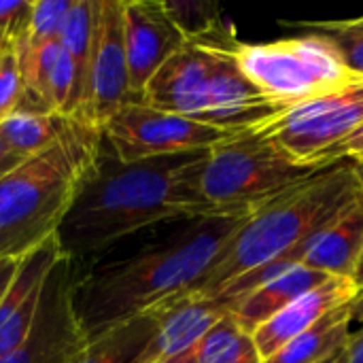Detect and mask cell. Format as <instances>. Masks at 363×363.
Masks as SVG:
<instances>
[{"label":"cell","instance_id":"cell-1","mask_svg":"<svg viewBox=\"0 0 363 363\" xmlns=\"http://www.w3.org/2000/svg\"><path fill=\"white\" fill-rule=\"evenodd\" d=\"M204 157L206 151H196L121 162L102 138L96 164L57 228L62 255L79 262L145 228L208 217L200 191Z\"/></svg>","mask_w":363,"mask_h":363},{"label":"cell","instance_id":"cell-2","mask_svg":"<svg viewBox=\"0 0 363 363\" xmlns=\"http://www.w3.org/2000/svg\"><path fill=\"white\" fill-rule=\"evenodd\" d=\"M249 215H208L149 242L125 259L77 277L72 308L85 338L196 294Z\"/></svg>","mask_w":363,"mask_h":363},{"label":"cell","instance_id":"cell-3","mask_svg":"<svg viewBox=\"0 0 363 363\" xmlns=\"http://www.w3.org/2000/svg\"><path fill=\"white\" fill-rule=\"evenodd\" d=\"M363 198L351 162H336L251 213L196 294L215 298L240 277L262 268L300 266L313 238Z\"/></svg>","mask_w":363,"mask_h":363},{"label":"cell","instance_id":"cell-4","mask_svg":"<svg viewBox=\"0 0 363 363\" xmlns=\"http://www.w3.org/2000/svg\"><path fill=\"white\" fill-rule=\"evenodd\" d=\"M236 43L234 28L228 23L187 40L151 77L138 100L223 132L264 125L285 108L242 74L234 57Z\"/></svg>","mask_w":363,"mask_h":363},{"label":"cell","instance_id":"cell-5","mask_svg":"<svg viewBox=\"0 0 363 363\" xmlns=\"http://www.w3.org/2000/svg\"><path fill=\"white\" fill-rule=\"evenodd\" d=\"M102 149V132L70 117L62 136L0 179V262L55 238Z\"/></svg>","mask_w":363,"mask_h":363},{"label":"cell","instance_id":"cell-6","mask_svg":"<svg viewBox=\"0 0 363 363\" xmlns=\"http://www.w3.org/2000/svg\"><path fill=\"white\" fill-rule=\"evenodd\" d=\"M315 172L289 162L262 132L245 130L206 151L200 191L211 215H251Z\"/></svg>","mask_w":363,"mask_h":363},{"label":"cell","instance_id":"cell-7","mask_svg":"<svg viewBox=\"0 0 363 363\" xmlns=\"http://www.w3.org/2000/svg\"><path fill=\"white\" fill-rule=\"evenodd\" d=\"M234 57L242 74L283 108L345 91L363 81L347 68L336 47L315 32L272 43L238 40Z\"/></svg>","mask_w":363,"mask_h":363},{"label":"cell","instance_id":"cell-8","mask_svg":"<svg viewBox=\"0 0 363 363\" xmlns=\"http://www.w3.org/2000/svg\"><path fill=\"white\" fill-rule=\"evenodd\" d=\"M363 128V81L338 94L285 108L259 128L289 162L304 168H325L334 147Z\"/></svg>","mask_w":363,"mask_h":363},{"label":"cell","instance_id":"cell-9","mask_svg":"<svg viewBox=\"0 0 363 363\" xmlns=\"http://www.w3.org/2000/svg\"><path fill=\"white\" fill-rule=\"evenodd\" d=\"M230 134L234 132L153 108L140 100L123 104L102 125L104 143L121 162L208 151Z\"/></svg>","mask_w":363,"mask_h":363},{"label":"cell","instance_id":"cell-10","mask_svg":"<svg viewBox=\"0 0 363 363\" xmlns=\"http://www.w3.org/2000/svg\"><path fill=\"white\" fill-rule=\"evenodd\" d=\"M132 100L121 0H96L91 51L85 70L83 98L74 119L102 132V125Z\"/></svg>","mask_w":363,"mask_h":363},{"label":"cell","instance_id":"cell-11","mask_svg":"<svg viewBox=\"0 0 363 363\" xmlns=\"http://www.w3.org/2000/svg\"><path fill=\"white\" fill-rule=\"evenodd\" d=\"M72 262L62 257L45 281L28 336L0 363H70L81 353L87 338L72 308Z\"/></svg>","mask_w":363,"mask_h":363},{"label":"cell","instance_id":"cell-12","mask_svg":"<svg viewBox=\"0 0 363 363\" xmlns=\"http://www.w3.org/2000/svg\"><path fill=\"white\" fill-rule=\"evenodd\" d=\"M121 19L130 91L138 100L151 77L187 45V36L160 0H121Z\"/></svg>","mask_w":363,"mask_h":363},{"label":"cell","instance_id":"cell-13","mask_svg":"<svg viewBox=\"0 0 363 363\" xmlns=\"http://www.w3.org/2000/svg\"><path fill=\"white\" fill-rule=\"evenodd\" d=\"M359 296V289L351 279H328L319 287L306 291L264 325L253 332V340L264 359L277 353L283 345L308 332L315 323L328 317L332 311L351 304Z\"/></svg>","mask_w":363,"mask_h":363},{"label":"cell","instance_id":"cell-14","mask_svg":"<svg viewBox=\"0 0 363 363\" xmlns=\"http://www.w3.org/2000/svg\"><path fill=\"white\" fill-rule=\"evenodd\" d=\"M225 313L230 311L223 302L200 294H189L157 308L153 313L157 319V330L149 347V363L166 362L194 351L202 336Z\"/></svg>","mask_w":363,"mask_h":363},{"label":"cell","instance_id":"cell-15","mask_svg":"<svg viewBox=\"0 0 363 363\" xmlns=\"http://www.w3.org/2000/svg\"><path fill=\"white\" fill-rule=\"evenodd\" d=\"M328 279H332V277L317 272L313 268H306L302 264L291 266V268L283 270L281 274L257 285L253 291L242 296L238 302H234L230 306V313L247 332L253 334L259 325H264L268 319H272L277 313H281L294 300H298L306 291L319 287Z\"/></svg>","mask_w":363,"mask_h":363},{"label":"cell","instance_id":"cell-16","mask_svg":"<svg viewBox=\"0 0 363 363\" xmlns=\"http://www.w3.org/2000/svg\"><path fill=\"white\" fill-rule=\"evenodd\" d=\"M363 255V198L319 232L304 253L302 266L336 279H351Z\"/></svg>","mask_w":363,"mask_h":363},{"label":"cell","instance_id":"cell-17","mask_svg":"<svg viewBox=\"0 0 363 363\" xmlns=\"http://www.w3.org/2000/svg\"><path fill=\"white\" fill-rule=\"evenodd\" d=\"M155 330L153 313L128 319L89 338L70 363H149Z\"/></svg>","mask_w":363,"mask_h":363},{"label":"cell","instance_id":"cell-18","mask_svg":"<svg viewBox=\"0 0 363 363\" xmlns=\"http://www.w3.org/2000/svg\"><path fill=\"white\" fill-rule=\"evenodd\" d=\"M353 304V302H351ZM351 304L332 311L308 332L283 345L262 363H319L345 347L351 336Z\"/></svg>","mask_w":363,"mask_h":363},{"label":"cell","instance_id":"cell-19","mask_svg":"<svg viewBox=\"0 0 363 363\" xmlns=\"http://www.w3.org/2000/svg\"><path fill=\"white\" fill-rule=\"evenodd\" d=\"M66 125V117L32 108H17L0 121V136L13 153H17L21 160H28L53 145Z\"/></svg>","mask_w":363,"mask_h":363},{"label":"cell","instance_id":"cell-20","mask_svg":"<svg viewBox=\"0 0 363 363\" xmlns=\"http://www.w3.org/2000/svg\"><path fill=\"white\" fill-rule=\"evenodd\" d=\"M196 363H262L253 334L225 313L194 347Z\"/></svg>","mask_w":363,"mask_h":363},{"label":"cell","instance_id":"cell-21","mask_svg":"<svg viewBox=\"0 0 363 363\" xmlns=\"http://www.w3.org/2000/svg\"><path fill=\"white\" fill-rule=\"evenodd\" d=\"M94 21H96V0H72L57 36L62 51L68 53V57L77 68L81 85H85V70L91 51V38H94Z\"/></svg>","mask_w":363,"mask_h":363},{"label":"cell","instance_id":"cell-22","mask_svg":"<svg viewBox=\"0 0 363 363\" xmlns=\"http://www.w3.org/2000/svg\"><path fill=\"white\" fill-rule=\"evenodd\" d=\"M300 28H306L308 32H315L328 38L340 53L347 68L363 79V15L355 19H342V21L300 23Z\"/></svg>","mask_w":363,"mask_h":363},{"label":"cell","instance_id":"cell-23","mask_svg":"<svg viewBox=\"0 0 363 363\" xmlns=\"http://www.w3.org/2000/svg\"><path fill=\"white\" fill-rule=\"evenodd\" d=\"M26 106V87L19 70V57L13 38L0 51V121L17 108Z\"/></svg>","mask_w":363,"mask_h":363},{"label":"cell","instance_id":"cell-24","mask_svg":"<svg viewBox=\"0 0 363 363\" xmlns=\"http://www.w3.org/2000/svg\"><path fill=\"white\" fill-rule=\"evenodd\" d=\"M70 4H72V0H36V2H32L28 28L21 36L28 43L57 40Z\"/></svg>","mask_w":363,"mask_h":363},{"label":"cell","instance_id":"cell-25","mask_svg":"<svg viewBox=\"0 0 363 363\" xmlns=\"http://www.w3.org/2000/svg\"><path fill=\"white\" fill-rule=\"evenodd\" d=\"M32 0H0V34L17 38L26 32Z\"/></svg>","mask_w":363,"mask_h":363},{"label":"cell","instance_id":"cell-26","mask_svg":"<svg viewBox=\"0 0 363 363\" xmlns=\"http://www.w3.org/2000/svg\"><path fill=\"white\" fill-rule=\"evenodd\" d=\"M357 162L363 160V128H359L353 136L342 140L338 147H334L325 160V166H332L336 162Z\"/></svg>","mask_w":363,"mask_h":363},{"label":"cell","instance_id":"cell-27","mask_svg":"<svg viewBox=\"0 0 363 363\" xmlns=\"http://www.w3.org/2000/svg\"><path fill=\"white\" fill-rule=\"evenodd\" d=\"M21 162H26V160H21L17 153H13V151L6 147V143L2 140V136H0V179H2L4 174H9L11 170H15Z\"/></svg>","mask_w":363,"mask_h":363},{"label":"cell","instance_id":"cell-28","mask_svg":"<svg viewBox=\"0 0 363 363\" xmlns=\"http://www.w3.org/2000/svg\"><path fill=\"white\" fill-rule=\"evenodd\" d=\"M19 262L21 259H4V262H0V300L4 298L6 289L11 287V283L15 279V272L19 268Z\"/></svg>","mask_w":363,"mask_h":363},{"label":"cell","instance_id":"cell-29","mask_svg":"<svg viewBox=\"0 0 363 363\" xmlns=\"http://www.w3.org/2000/svg\"><path fill=\"white\" fill-rule=\"evenodd\" d=\"M349 363H363V332H353L349 340Z\"/></svg>","mask_w":363,"mask_h":363},{"label":"cell","instance_id":"cell-30","mask_svg":"<svg viewBox=\"0 0 363 363\" xmlns=\"http://www.w3.org/2000/svg\"><path fill=\"white\" fill-rule=\"evenodd\" d=\"M357 325V332H363V294H359L351 304V330Z\"/></svg>","mask_w":363,"mask_h":363},{"label":"cell","instance_id":"cell-31","mask_svg":"<svg viewBox=\"0 0 363 363\" xmlns=\"http://www.w3.org/2000/svg\"><path fill=\"white\" fill-rule=\"evenodd\" d=\"M319 363H349V342L345 347H340L338 351H334L330 357H325L323 362Z\"/></svg>","mask_w":363,"mask_h":363},{"label":"cell","instance_id":"cell-32","mask_svg":"<svg viewBox=\"0 0 363 363\" xmlns=\"http://www.w3.org/2000/svg\"><path fill=\"white\" fill-rule=\"evenodd\" d=\"M353 283H355V287L359 289V294H363V255L362 259H359V264H357L355 274H353Z\"/></svg>","mask_w":363,"mask_h":363},{"label":"cell","instance_id":"cell-33","mask_svg":"<svg viewBox=\"0 0 363 363\" xmlns=\"http://www.w3.org/2000/svg\"><path fill=\"white\" fill-rule=\"evenodd\" d=\"M351 164H353L355 177H357V181H359V185H362V191H363V160H357V162H351Z\"/></svg>","mask_w":363,"mask_h":363},{"label":"cell","instance_id":"cell-34","mask_svg":"<svg viewBox=\"0 0 363 363\" xmlns=\"http://www.w3.org/2000/svg\"><path fill=\"white\" fill-rule=\"evenodd\" d=\"M189 353H191V351H189ZM189 353H185V355H179V357H172V359H166V362H157V363H183L185 362V357H187Z\"/></svg>","mask_w":363,"mask_h":363},{"label":"cell","instance_id":"cell-35","mask_svg":"<svg viewBox=\"0 0 363 363\" xmlns=\"http://www.w3.org/2000/svg\"><path fill=\"white\" fill-rule=\"evenodd\" d=\"M183 363H196V362H194V351H191V353H189V355L185 357V362H183Z\"/></svg>","mask_w":363,"mask_h":363},{"label":"cell","instance_id":"cell-36","mask_svg":"<svg viewBox=\"0 0 363 363\" xmlns=\"http://www.w3.org/2000/svg\"><path fill=\"white\" fill-rule=\"evenodd\" d=\"M6 40H9V38H6V36H2V34H0V51H2V47H4V43H6Z\"/></svg>","mask_w":363,"mask_h":363}]
</instances>
